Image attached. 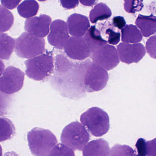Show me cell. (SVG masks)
I'll list each match as a JSON object with an SVG mask.
<instances>
[{
	"mask_svg": "<svg viewBox=\"0 0 156 156\" xmlns=\"http://www.w3.org/2000/svg\"><path fill=\"white\" fill-rule=\"evenodd\" d=\"M61 5L67 9L75 8L78 5V0H60Z\"/></svg>",
	"mask_w": 156,
	"mask_h": 156,
	"instance_id": "31",
	"label": "cell"
},
{
	"mask_svg": "<svg viewBox=\"0 0 156 156\" xmlns=\"http://www.w3.org/2000/svg\"><path fill=\"white\" fill-rule=\"evenodd\" d=\"M25 74L22 70L13 66L7 67L1 75L0 90L2 92L12 94L22 89Z\"/></svg>",
	"mask_w": 156,
	"mask_h": 156,
	"instance_id": "7",
	"label": "cell"
},
{
	"mask_svg": "<svg viewBox=\"0 0 156 156\" xmlns=\"http://www.w3.org/2000/svg\"><path fill=\"white\" fill-rule=\"evenodd\" d=\"M111 15L110 8L105 4L100 3L90 12V20L92 23H95L98 21L109 19Z\"/></svg>",
	"mask_w": 156,
	"mask_h": 156,
	"instance_id": "19",
	"label": "cell"
},
{
	"mask_svg": "<svg viewBox=\"0 0 156 156\" xmlns=\"http://www.w3.org/2000/svg\"><path fill=\"white\" fill-rule=\"evenodd\" d=\"M147 156H156V137L146 142Z\"/></svg>",
	"mask_w": 156,
	"mask_h": 156,
	"instance_id": "29",
	"label": "cell"
},
{
	"mask_svg": "<svg viewBox=\"0 0 156 156\" xmlns=\"http://www.w3.org/2000/svg\"><path fill=\"white\" fill-rule=\"evenodd\" d=\"M39 5L35 0H25L20 4L17 10L20 16L25 18H30L37 14Z\"/></svg>",
	"mask_w": 156,
	"mask_h": 156,
	"instance_id": "20",
	"label": "cell"
},
{
	"mask_svg": "<svg viewBox=\"0 0 156 156\" xmlns=\"http://www.w3.org/2000/svg\"><path fill=\"white\" fill-rule=\"evenodd\" d=\"M84 38L90 48L91 54L107 44L108 43L107 40L103 38L100 30L95 26L91 27L84 35Z\"/></svg>",
	"mask_w": 156,
	"mask_h": 156,
	"instance_id": "16",
	"label": "cell"
},
{
	"mask_svg": "<svg viewBox=\"0 0 156 156\" xmlns=\"http://www.w3.org/2000/svg\"><path fill=\"white\" fill-rule=\"evenodd\" d=\"M16 41L7 34H0V58L1 59L8 60L15 48Z\"/></svg>",
	"mask_w": 156,
	"mask_h": 156,
	"instance_id": "18",
	"label": "cell"
},
{
	"mask_svg": "<svg viewBox=\"0 0 156 156\" xmlns=\"http://www.w3.org/2000/svg\"><path fill=\"white\" fill-rule=\"evenodd\" d=\"M27 140L30 151L34 156L48 155L57 144L56 137L51 131L38 127L27 133Z\"/></svg>",
	"mask_w": 156,
	"mask_h": 156,
	"instance_id": "1",
	"label": "cell"
},
{
	"mask_svg": "<svg viewBox=\"0 0 156 156\" xmlns=\"http://www.w3.org/2000/svg\"><path fill=\"white\" fill-rule=\"evenodd\" d=\"M45 45L44 38L25 32L16 40L15 52L19 57L30 59L43 54Z\"/></svg>",
	"mask_w": 156,
	"mask_h": 156,
	"instance_id": "4",
	"label": "cell"
},
{
	"mask_svg": "<svg viewBox=\"0 0 156 156\" xmlns=\"http://www.w3.org/2000/svg\"><path fill=\"white\" fill-rule=\"evenodd\" d=\"M38 1H40V2H44V1H47V0H38Z\"/></svg>",
	"mask_w": 156,
	"mask_h": 156,
	"instance_id": "35",
	"label": "cell"
},
{
	"mask_svg": "<svg viewBox=\"0 0 156 156\" xmlns=\"http://www.w3.org/2000/svg\"><path fill=\"white\" fill-rule=\"evenodd\" d=\"M107 42L111 45H117L121 39V34L112 27H108L105 30Z\"/></svg>",
	"mask_w": 156,
	"mask_h": 156,
	"instance_id": "26",
	"label": "cell"
},
{
	"mask_svg": "<svg viewBox=\"0 0 156 156\" xmlns=\"http://www.w3.org/2000/svg\"><path fill=\"white\" fill-rule=\"evenodd\" d=\"M51 23V17L46 15H41L27 19L25 22L26 32L37 37L43 38L46 36L49 31Z\"/></svg>",
	"mask_w": 156,
	"mask_h": 156,
	"instance_id": "12",
	"label": "cell"
},
{
	"mask_svg": "<svg viewBox=\"0 0 156 156\" xmlns=\"http://www.w3.org/2000/svg\"><path fill=\"white\" fill-rule=\"evenodd\" d=\"M48 156H75L74 150L63 144L55 146L49 152Z\"/></svg>",
	"mask_w": 156,
	"mask_h": 156,
	"instance_id": "24",
	"label": "cell"
},
{
	"mask_svg": "<svg viewBox=\"0 0 156 156\" xmlns=\"http://www.w3.org/2000/svg\"><path fill=\"white\" fill-rule=\"evenodd\" d=\"M90 140L85 126L78 122L71 123L62 130L60 141L73 150L82 151Z\"/></svg>",
	"mask_w": 156,
	"mask_h": 156,
	"instance_id": "5",
	"label": "cell"
},
{
	"mask_svg": "<svg viewBox=\"0 0 156 156\" xmlns=\"http://www.w3.org/2000/svg\"><path fill=\"white\" fill-rule=\"evenodd\" d=\"M64 49L67 55L74 60H84L91 55L90 48L84 37H71Z\"/></svg>",
	"mask_w": 156,
	"mask_h": 156,
	"instance_id": "11",
	"label": "cell"
},
{
	"mask_svg": "<svg viewBox=\"0 0 156 156\" xmlns=\"http://www.w3.org/2000/svg\"><path fill=\"white\" fill-rule=\"evenodd\" d=\"M107 70L94 62L87 66L84 77L85 89L89 92L99 91L105 88L109 80Z\"/></svg>",
	"mask_w": 156,
	"mask_h": 156,
	"instance_id": "6",
	"label": "cell"
},
{
	"mask_svg": "<svg viewBox=\"0 0 156 156\" xmlns=\"http://www.w3.org/2000/svg\"><path fill=\"white\" fill-rule=\"evenodd\" d=\"M69 33L73 37H82L86 34L90 26L87 16L79 14H73L67 19Z\"/></svg>",
	"mask_w": 156,
	"mask_h": 156,
	"instance_id": "13",
	"label": "cell"
},
{
	"mask_svg": "<svg viewBox=\"0 0 156 156\" xmlns=\"http://www.w3.org/2000/svg\"><path fill=\"white\" fill-rule=\"evenodd\" d=\"M109 156H138L136 152L126 145H114L110 150Z\"/></svg>",
	"mask_w": 156,
	"mask_h": 156,
	"instance_id": "23",
	"label": "cell"
},
{
	"mask_svg": "<svg viewBox=\"0 0 156 156\" xmlns=\"http://www.w3.org/2000/svg\"><path fill=\"white\" fill-rule=\"evenodd\" d=\"M117 50L120 60L127 65L138 63L146 53L145 48L143 44L140 43H120L117 46Z\"/></svg>",
	"mask_w": 156,
	"mask_h": 156,
	"instance_id": "10",
	"label": "cell"
},
{
	"mask_svg": "<svg viewBox=\"0 0 156 156\" xmlns=\"http://www.w3.org/2000/svg\"><path fill=\"white\" fill-rule=\"evenodd\" d=\"M26 75L36 81H44L53 73L54 65L53 55L46 52L25 61Z\"/></svg>",
	"mask_w": 156,
	"mask_h": 156,
	"instance_id": "3",
	"label": "cell"
},
{
	"mask_svg": "<svg viewBox=\"0 0 156 156\" xmlns=\"http://www.w3.org/2000/svg\"><path fill=\"white\" fill-rule=\"evenodd\" d=\"M82 5L86 6H92L95 4L97 0H79Z\"/></svg>",
	"mask_w": 156,
	"mask_h": 156,
	"instance_id": "33",
	"label": "cell"
},
{
	"mask_svg": "<svg viewBox=\"0 0 156 156\" xmlns=\"http://www.w3.org/2000/svg\"><path fill=\"white\" fill-rule=\"evenodd\" d=\"M143 38L140 30L133 25H126L122 30V41L123 43L137 44L143 40Z\"/></svg>",
	"mask_w": 156,
	"mask_h": 156,
	"instance_id": "17",
	"label": "cell"
},
{
	"mask_svg": "<svg viewBox=\"0 0 156 156\" xmlns=\"http://www.w3.org/2000/svg\"><path fill=\"white\" fill-rule=\"evenodd\" d=\"M124 9L129 13L140 12L143 7V0H124Z\"/></svg>",
	"mask_w": 156,
	"mask_h": 156,
	"instance_id": "25",
	"label": "cell"
},
{
	"mask_svg": "<svg viewBox=\"0 0 156 156\" xmlns=\"http://www.w3.org/2000/svg\"><path fill=\"white\" fill-rule=\"evenodd\" d=\"M91 58L95 64L107 70H111L120 63L118 51L114 46L106 44L92 54Z\"/></svg>",
	"mask_w": 156,
	"mask_h": 156,
	"instance_id": "8",
	"label": "cell"
},
{
	"mask_svg": "<svg viewBox=\"0 0 156 156\" xmlns=\"http://www.w3.org/2000/svg\"><path fill=\"white\" fill-rule=\"evenodd\" d=\"M143 36L149 37L156 33V17L153 15H139L135 22Z\"/></svg>",
	"mask_w": 156,
	"mask_h": 156,
	"instance_id": "15",
	"label": "cell"
},
{
	"mask_svg": "<svg viewBox=\"0 0 156 156\" xmlns=\"http://www.w3.org/2000/svg\"><path fill=\"white\" fill-rule=\"evenodd\" d=\"M22 0H1L2 5L5 8L12 10L18 5Z\"/></svg>",
	"mask_w": 156,
	"mask_h": 156,
	"instance_id": "32",
	"label": "cell"
},
{
	"mask_svg": "<svg viewBox=\"0 0 156 156\" xmlns=\"http://www.w3.org/2000/svg\"><path fill=\"white\" fill-rule=\"evenodd\" d=\"M113 24L114 27H116L119 30H122L126 26V22L122 16H117L114 17Z\"/></svg>",
	"mask_w": 156,
	"mask_h": 156,
	"instance_id": "30",
	"label": "cell"
},
{
	"mask_svg": "<svg viewBox=\"0 0 156 156\" xmlns=\"http://www.w3.org/2000/svg\"><path fill=\"white\" fill-rule=\"evenodd\" d=\"M1 125V142L11 139L15 134V128L13 122L8 118L1 117L0 119Z\"/></svg>",
	"mask_w": 156,
	"mask_h": 156,
	"instance_id": "21",
	"label": "cell"
},
{
	"mask_svg": "<svg viewBox=\"0 0 156 156\" xmlns=\"http://www.w3.org/2000/svg\"><path fill=\"white\" fill-rule=\"evenodd\" d=\"M146 49L150 56L156 59V34L147 40L146 44Z\"/></svg>",
	"mask_w": 156,
	"mask_h": 156,
	"instance_id": "27",
	"label": "cell"
},
{
	"mask_svg": "<svg viewBox=\"0 0 156 156\" xmlns=\"http://www.w3.org/2000/svg\"><path fill=\"white\" fill-rule=\"evenodd\" d=\"M82 124L92 135L96 137L103 136L110 129V118L108 114L98 107L88 109L80 116Z\"/></svg>",
	"mask_w": 156,
	"mask_h": 156,
	"instance_id": "2",
	"label": "cell"
},
{
	"mask_svg": "<svg viewBox=\"0 0 156 156\" xmlns=\"http://www.w3.org/2000/svg\"><path fill=\"white\" fill-rule=\"evenodd\" d=\"M1 12V33L6 32L10 29L14 23V16L13 14L1 5L0 6Z\"/></svg>",
	"mask_w": 156,
	"mask_h": 156,
	"instance_id": "22",
	"label": "cell"
},
{
	"mask_svg": "<svg viewBox=\"0 0 156 156\" xmlns=\"http://www.w3.org/2000/svg\"><path fill=\"white\" fill-rule=\"evenodd\" d=\"M146 141L143 138L138 139L136 144L137 151V156H146L147 155V147Z\"/></svg>",
	"mask_w": 156,
	"mask_h": 156,
	"instance_id": "28",
	"label": "cell"
},
{
	"mask_svg": "<svg viewBox=\"0 0 156 156\" xmlns=\"http://www.w3.org/2000/svg\"><path fill=\"white\" fill-rule=\"evenodd\" d=\"M109 143L100 138L88 143L83 150V156H109L110 152Z\"/></svg>",
	"mask_w": 156,
	"mask_h": 156,
	"instance_id": "14",
	"label": "cell"
},
{
	"mask_svg": "<svg viewBox=\"0 0 156 156\" xmlns=\"http://www.w3.org/2000/svg\"><path fill=\"white\" fill-rule=\"evenodd\" d=\"M4 156H18L14 152H8V153H6L4 155Z\"/></svg>",
	"mask_w": 156,
	"mask_h": 156,
	"instance_id": "34",
	"label": "cell"
},
{
	"mask_svg": "<svg viewBox=\"0 0 156 156\" xmlns=\"http://www.w3.org/2000/svg\"><path fill=\"white\" fill-rule=\"evenodd\" d=\"M48 36L49 43L56 49H64L70 38L67 23L63 20H55L51 23Z\"/></svg>",
	"mask_w": 156,
	"mask_h": 156,
	"instance_id": "9",
	"label": "cell"
}]
</instances>
